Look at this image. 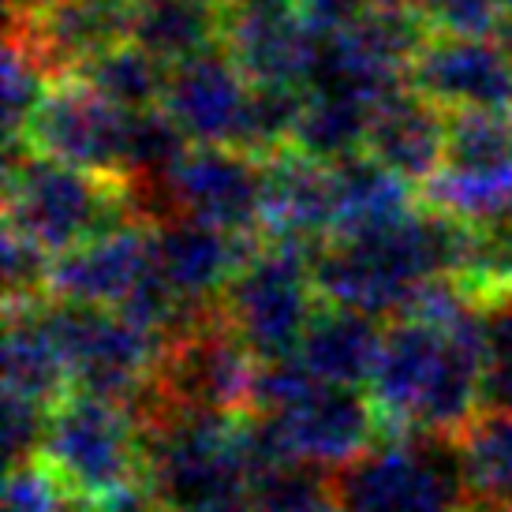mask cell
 Segmentation results:
<instances>
[{
  "mask_svg": "<svg viewBox=\"0 0 512 512\" xmlns=\"http://www.w3.org/2000/svg\"><path fill=\"white\" fill-rule=\"evenodd\" d=\"M419 12L434 34H471L498 38L505 12L494 0H419Z\"/></svg>",
  "mask_w": 512,
  "mask_h": 512,
  "instance_id": "obj_32",
  "label": "cell"
},
{
  "mask_svg": "<svg viewBox=\"0 0 512 512\" xmlns=\"http://www.w3.org/2000/svg\"><path fill=\"white\" fill-rule=\"evenodd\" d=\"M45 307L72 370L75 393H94L135 408L154 382L165 344L116 307L64 303L53 296L45 299Z\"/></svg>",
  "mask_w": 512,
  "mask_h": 512,
  "instance_id": "obj_9",
  "label": "cell"
},
{
  "mask_svg": "<svg viewBox=\"0 0 512 512\" xmlns=\"http://www.w3.org/2000/svg\"><path fill=\"white\" fill-rule=\"evenodd\" d=\"M363 4H367V0H296L299 12L307 15L314 27H322V30L348 23Z\"/></svg>",
  "mask_w": 512,
  "mask_h": 512,
  "instance_id": "obj_34",
  "label": "cell"
},
{
  "mask_svg": "<svg viewBox=\"0 0 512 512\" xmlns=\"http://www.w3.org/2000/svg\"><path fill=\"white\" fill-rule=\"evenodd\" d=\"M262 236L228 232L202 221H165L154 228V266L191 303H217L236 273L251 262Z\"/></svg>",
  "mask_w": 512,
  "mask_h": 512,
  "instance_id": "obj_16",
  "label": "cell"
},
{
  "mask_svg": "<svg viewBox=\"0 0 512 512\" xmlns=\"http://www.w3.org/2000/svg\"><path fill=\"white\" fill-rule=\"evenodd\" d=\"M150 270H154V228L131 221L53 258L45 296L120 311L131 292L150 277Z\"/></svg>",
  "mask_w": 512,
  "mask_h": 512,
  "instance_id": "obj_15",
  "label": "cell"
},
{
  "mask_svg": "<svg viewBox=\"0 0 512 512\" xmlns=\"http://www.w3.org/2000/svg\"><path fill=\"white\" fill-rule=\"evenodd\" d=\"M341 512H471L456 438L385 434L333 471Z\"/></svg>",
  "mask_w": 512,
  "mask_h": 512,
  "instance_id": "obj_5",
  "label": "cell"
},
{
  "mask_svg": "<svg viewBox=\"0 0 512 512\" xmlns=\"http://www.w3.org/2000/svg\"><path fill=\"white\" fill-rule=\"evenodd\" d=\"M296 0H228V8H285Z\"/></svg>",
  "mask_w": 512,
  "mask_h": 512,
  "instance_id": "obj_35",
  "label": "cell"
},
{
  "mask_svg": "<svg viewBox=\"0 0 512 512\" xmlns=\"http://www.w3.org/2000/svg\"><path fill=\"white\" fill-rule=\"evenodd\" d=\"M408 83L449 113H512V53L501 38L430 34Z\"/></svg>",
  "mask_w": 512,
  "mask_h": 512,
  "instance_id": "obj_13",
  "label": "cell"
},
{
  "mask_svg": "<svg viewBox=\"0 0 512 512\" xmlns=\"http://www.w3.org/2000/svg\"><path fill=\"white\" fill-rule=\"evenodd\" d=\"M483 408L512 412V296H494L483 303Z\"/></svg>",
  "mask_w": 512,
  "mask_h": 512,
  "instance_id": "obj_28",
  "label": "cell"
},
{
  "mask_svg": "<svg viewBox=\"0 0 512 512\" xmlns=\"http://www.w3.org/2000/svg\"><path fill=\"white\" fill-rule=\"evenodd\" d=\"M131 38V0H23L8 8V42L49 83L75 79L94 57Z\"/></svg>",
  "mask_w": 512,
  "mask_h": 512,
  "instance_id": "obj_10",
  "label": "cell"
},
{
  "mask_svg": "<svg viewBox=\"0 0 512 512\" xmlns=\"http://www.w3.org/2000/svg\"><path fill=\"white\" fill-rule=\"evenodd\" d=\"M251 94H255V83L243 75L236 57L221 42L172 64L161 109L184 128L191 143L236 146L240 150Z\"/></svg>",
  "mask_w": 512,
  "mask_h": 512,
  "instance_id": "obj_12",
  "label": "cell"
},
{
  "mask_svg": "<svg viewBox=\"0 0 512 512\" xmlns=\"http://www.w3.org/2000/svg\"><path fill=\"white\" fill-rule=\"evenodd\" d=\"M412 4H419V0H412Z\"/></svg>",
  "mask_w": 512,
  "mask_h": 512,
  "instance_id": "obj_39",
  "label": "cell"
},
{
  "mask_svg": "<svg viewBox=\"0 0 512 512\" xmlns=\"http://www.w3.org/2000/svg\"><path fill=\"white\" fill-rule=\"evenodd\" d=\"M68 486L75 505L113 498L146 483L143 427L128 404L94 393H68L49 412V430L38 449Z\"/></svg>",
  "mask_w": 512,
  "mask_h": 512,
  "instance_id": "obj_6",
  "label": "cell"
},
{
  "mask_svg": "<svg viewBox=\"0 0 512 512\" xmlns=\"http://www.w3.org/2000/svg\"><path fill=\"white\" fill-rule=\"evenodd\" d=\"M449 116L453 113L427 94L400 86L370 113L367 154L423 191L449 154Z\"/></svg>",
  "mask_w": 512,
  "mask_h": 512,
  "instance_id": "obj_18",
  "label": "cell"
},
{
  "mask_svg": "<svg viewBox=\"0 0 512 512\" xmlns=\"http://www.w3.org/2000/svg\"><path fill=\"white\" fill-rule=\"evenodd\" d=\"M75 501L60 475L42 456H30L8 468L4 479V512H72Z\"/></svg>",
  "mask_w": 512,
  "mask_h": 512,
  "instance_id": "obj_29",
  "label": "cell"
},
{
  "mask_svg": "<svg viewBox=\"0 0 512 512\" xmlns=\"http://www.w3.org/2000/svg\"><path fill=\"white\" fill-rule=\"evenodd\" d=\"M128 120L131 113L116 109L113 101H105L86 79L75 75V79L49 83L45 98L30 113L19 146L53 157V161H64V165H75V169L120 180Z\"/></svg>",
  "mask_w": 512,
  "mask_h": 512,
  "instance_id": "obj_11",
  "label": "cell"
},
{
  "mask_svg": "<svg viewBox=\"0 0 512 512\" xmlns=\"http://www.w3.org/2000/svg\"><path fill=\"white\" fill-rule=\"evenodd\" d=\"M228 8L202 0H135L131 42L154 53L165 68L225 42Z\"/></svg>",
  "mask_w": 512,
  "mask_h": 512,
  "instance_id": "obj_22",
  "label": "cell"
},
{
  "mask_svg": "<svg viewBox=\"0 0 512 512\" xmlns=\"http://www.w3.org/2000/svg\"><path fill=\"white\" fill-rule=\"evenodd\" d=\"M382 341L385 329L378 326V318L322 299V307L314 311L311 326H307L292 356L318 382L356 385L359 389V385H370V378H374Z\"/></svg>",
  "mask_w": 512,
  "mask_h": 512,
  "instance_id": "obj_20",
  "label": "cell"
},
{
  "mask_svg": "<svg viewBox=\"0 0 512 512\" xmlns=\"http://www.w3.org/2000/svg\"><path fill=\"white\" fill-rule=\"evenodd\" d=\"M131 221L135 214H131L124 180L75 169L45 154H34L27 146L8 150L4 225L23 232L53 258Z\"/></svg>",
  "mask_w": 512,
  "mask_h": 512,
  "instance_id": "obj_3",
  "label": "cell"
},
{
  "mask_svg": "<svg viewBox=\"0 0 512 512\" xmlns=\"http://www.w3.org/2000/svg\"><path fill=\"white\" fill-rule=\"evenodd\" d=\"M314 251L318 247L262 236L251 262L225 288L221 307L258 363L292 356L311 326L314 311L322 307L311 270Z\"/></svg>",
  "mask_w": 512,
  "mask_h": 512,
  "instance_id": "obj_7",
  "label": "cell"
},
{
  "mask_svg": "<svg viewBox=\"0 0 512 512\" xmlns=\"http://www.w3.org/2000/svg\"><path fill=\"white\" fill-rule=\"evenodd\" d=\"M146 483L172 509L243 512L255 479L266 471L251 415H214L139 400Z\"/></svg>",
  "mask_w": 512,
  "mask_h": 512,
  "instance_id": "obj_2",
  "label": "cell"
},
{
  "mask_svg": "<svg viewBox=\"0 0 512 512\" xmlns=\"http://www.w3.org/2000/svg\"><path fill=\"white\" fill-rule=\"evenodd\" d=\"M243 512H341V505L326 468L281 464L258 475Z\"/></svg>",
  "mask_w": 512,
  "mask_h": 512,
  "instance_id": "obj_27",
  "label": "cell"
},
{
  "mask_svg": "<svg viewBox=\"0 0 512 512\" xmlns=\"http://www.w3.org/2000/svg\"><path fill=\"white\" fill-rule=\"evenodd\" d=\"M449 169L512 172V113L464 109L449 116Z\"/></svg>",
  "mask_w": 512,
  "mask_h": 512,
  "instance_id": "obj_26",
  "label": "cell"
},
{
  "mask_svg": "<svg viewBox=\"0 0 512 512\" xmlns=\"http://www.w3.org/2000/svg\"><path fill=\"white\" fill-rule=\"evenodd\" d=\"M471 512H494V509H471Z\"/></svg>",
  "mask_w": 512,
  "mask_h": 512,
  "instance_id": "obj_38",
  "label": "cell"
},
{
  "mask_svg": "<svg viewBox=\"0 0 512 512\" xmlns=\"http://www.w3.org/2000/svg\"><path fill=\"white\" fill-rule=\"evenodd\" d=\"M258 356L232 329L225 307H214L165 341L154 382L143 400L214 415H251L255 408Z\"/></svg>",
  "mask_w": 512,
  "mask_h": 512,
  "instance_id": "obj_8",
  "label": "cell"
},
{
  "mask_svg": "<svg viewBox=\"0 0 512 512\" xmlns=\"http://www.w3.org/2000/svg\"><path fill=\"white\" fill-rule=\"evenodd\" d=\"M49 296L8 303L4 322V393L27 397L34 404L57 408L60 400L75 393L72 370L64 359L53 322H49Z\"/></svg>",
  "mask_w": 512,
  "mask_h": 512,
  "instance_id": "obj_19",
  "label": "cell"
},
{
  "mask_svg": "<svg viewBox=\"0 0 512 512\" xmlns=\"http://www.w3.org/2000/svg\"><path fill=\"white\" fill-rule=\"evenodd\" d=\"M49 270H53V255L27 240L23 232L4 225V299L19 303V299L45 296Z\"/></svg>",
  "mask_w": 512,
  "mask_h": 512,
  "instance_id": "obj_31",
  "label": "cell"
},
{
  "mask_svg": "<svg viewBox=\"0 0 512 512\" xmlns=\"http://www.w3.org/2000/svg\"><path fill=\"white\" fill-rule=\"evenodd\" d=\"M157 512H206V509H172V505H161Z\"/></svg>",
  "mask_w": 512,
  "mask_h": 512,
  "instance_id": "obj_36",
  "label": "cell"
},
{
  "mask_svg": "<svg viewBox=\"0 0 512 512\" xmlns=\"http://www.w3.org/2000/svg\"><path fill=\"white\" fill-rule=\"evenodd\" d=\"M49 412H53V408H45V404H34V400H27V397L4 393V445H8L12 464L38 456V449H42V441H45V430H49Z\"/></svg>",
  "mask_w": 512,
  "mask_h": 512,
  "instance_id": "obj_33",
  "label": "cell"
},
{
  "mask_svg": "<svg viewBox=\"0 0 512 512\" xmlns=\"http://www.w3.org/2000/svg\"><path fill=\"white\" fill-rule=\"evenodd\" d=\"M471 509L512 512V412L483 408L456 438Z\"/></svg>",
  "mask_w": 512,
  "mask_h": 512,
  "instance_id": "obj_23",
  "label": "cell"
},
{
  "mask_svg": "<svg viewBox=\"0 0 512 512\" xmlns=\"http://www.w3.org/2000/svg\"><path fill=\"white\" fill-rule=\"evenodd\" d=\"M337 228V172L318 157L288 146L266 157L262 236L322 247Z\"/></svg>",
  "mask_w": 512,
  "mask_h": 512,
  "instance_id": "obj_17",
  "label": "cell"
},
{
  "mask_svg": "<svg viewBox=\"0 0 512 512\" xmlns=\"http://www.w3.org/2000/svg\"><path fill=\"white\" fill-rule=\"evenodd\" d=\"M322 27L296 4L285 8H228L225 45L255 86L311 90Z\"/></svg>",
  "mask_w": 512,
  "mask_h": 512,
  "instance_id": "obj_14",
  "label": "cell"
},
{
  "mask_svg": "<svg viewBox=\"0 0 512 512\" xmlns=\"http://www.w3.org/2000/svg\"><path fill=\"white\" fill-rule=\"evenodd\" d=\"M45 90H49V79L42 75V68L19 45L4 42V131H8V146H19L30 113L38 109Z\"/></svg>",
  "mask_w": 512,
  "mask_h": 512,
  "instance_id": "obj_30",
  "label": "cell"
},
{
  "mask_svg": "<svg viewBox=\"0 0 512 512\" xmlns=\"http://www.w3.org/2000/svg\"><path fill=\"white\" fill-rule=\"evenodd\" d=\"M370 113H374V101L367 98L344 94V90H307L292 146L326 165L356 157L367 150Z\"/></svg>",
  "mask_w": 512,
  "mask_h": 512,
  "instance_id": "obj_24",
  "label": "cell"
},
{
  "mask_svg": "<svg viewBox=\"0 0 512 512\" xmlns=\"http://www.w3.org/2000/svg\"><path fill=\"white\" fill-rule=\"evenodd\" d=\"M128 187L131 214L139 225H165L176 217L217 225L228 232L262 236L266 210V157L236 146L191 143L165 180Z\"/></svg>",
  "mask_w": 512,
  "mask_h": 512,
  "instance_id": "obj_4",
  "label": "cell"
},
{
  "mask_svg": "<svg viewBox=\"0 0 512 512\" xmlns=\"http://www.w3.org/2000/svg\"><path fill=\"white\" fill-rule=\"evenodd\" d=\"M483 367V303L453 277L430 281L389 322L370 378L385 434L460 438L483 408Z\"/></svg>",
  "mask_w": 512,
  "mask_h": 512,
  "instance_id": "obj_1",
  "label": "cell"
},
{
  "mask_svg": "<svg viewBox=\"0 0 512 512\" xmlns=\"http://www.w3.org/2000/svg\"><path fill=\"white\" fill-rule=\"evenodd\" d=\"M202 4H217V8H228V0H202Z\"/></svg>",
  "mask_w": 512,
  "mask_h": 512,
  "instance_id": "obj_37",
  "label": "cell"
},
{
  "mask_svg": "<svg viewBox=\"0 0 512 512\" xmlns=\"http://www.w3.org/2000/svg\"><path fill=\"white\" fill-rule=\"evenodd\" d=\"M333 172H337V228H333V240L389 228L423 202L419 187L408 184L393 169H385L382 161H374L367 150L337 161Z\"/></svg>",
  "mask_w": 512,
  "mask_h": 512,
  "instance_id": "obj_21",
  "label": "cell"
},
{
  "mask_svg": "<svg viewBox=\"0 0 512 512\" xmlns=\"http://www.w3.org/2000/svg\"><path fill=\"white\" fill-rule=\"evenodd\" d=\"M79 79L98 90L105 101H113L124 113H143V109H157L165 98V83H169V68L146 53L143 45L128 42L105 49L101 57L86 64Z\"/></svg>",
  "mask_w": 512,
  "mask_h": 512,
  "instance_id": "obj_25",
  "label": "cell"
}]
</instances>
